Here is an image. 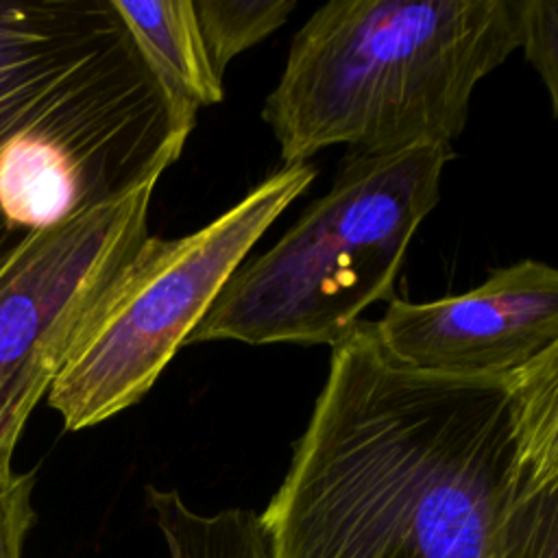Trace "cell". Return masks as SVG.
<instances>
[{
	"instance_id": "9",
	"label": "cell",
	"mask_w": 558,
	"mask_h": 558,
	"mask_svg": "<svg viewBox=\"0 0 558 558\" xmlns=\"http://www.w3.org/2000/svg\"><path fill=\"white\" fill-rule=\"evenodd\" d=\"M148 508L170 558H275L262 517L251 508L192 510L177 488H146Z\"/></svg>"
},
{
	"instance_id": "6",
	"label": "cell",
	"mask_w": 558,
	"mask_h": 558,
	"mask_svg": "<svg viewBox=\"0 0 558 558\" xmlns=\"http://www.w3.org/2000/svg\"><path fill=\"white\" fill-rule=\"evenodd\" d=\"M153 190L48 227L0 266V466L148 242Z\"/></svg>"
},
{
	"instance_id": "11",
	"label": "cell",
	"mask_w": 558,
	"mask_h": 558,
	"mask_svg": "<svg viewBox=\"0 0 558 558\" xmlns=\"http://www.w3.org/2000/svg\"><path fill=\"white\" fill-rule=\"evenodd\" d=\"M519 48L541 76L558 116V2L519 0Z\"/></svg>"
},
{
	"instance_id": "1",
	"label": "cell",
	"mask_w": 558,
	"mask_h": 558,
	"mask_svg": "<svg viewBox=\"0 0 558 558\" xmlns=\"http://www.w3.org/2000/svg\"><path fill=\"white\" fill-rule=\"evenodd\" d=\"M259 517L275 558H558V344L432 375L360 320Z\"/></svg>"
},
{
	"instance_id": "10",
	"label": "cell",
	"mask_w": 558,
	"mask_h": 558,
	"mask_svg": "<svg viewBox=\"0 0 558 558\" xmlns=\"http://www.w3.org/2000/svg\"><path fill=\"white\" fill-rule=\"evenodd\" d=\"M196 26L211 72L222 78L227 65L246 48L286 24L294 0H192Z\"/></svg>"
},
{
	"instance_id": "12",
	"label": "cell",
	"mask_w": 558,
	"mask_h": 558,
	"mask_svg": "<svg viewBox=\"0 0 558 558\" xmlns=\"http://www.w3.org/2000/svg\"><path fill=\"white\" fill-rule=\"evenodd\" d=\"M33 473L0 466V558H22L26 536L35 523Z\"/></svg>"
},
{
	"instance_id": "5",
	"label": "cell",
	"mask_w": 558,
	"mask_h": 558,
	"mask_svg": "<svg viewBox=\"0 0 558 558\" xmlns=\"http://www.w3.org/2000/svg\"><path fill=\"white\" fill-rule=\"evenodd\" d=\"M316 172L310 161L283 166L198 231L148 238L48 390V405L68 432L144 399L248 251Z\"/></svg>"
},
{
	"instance_id": "4",
	"label": "cell",
	"mask_w": 558,
	"mask_h": 558,
	"mask_svg": "<svg viewBox=\"0 0 558 558\" xmlns=\"http://www.w3.org/2000/svg\"><path fill=\"white\" fill-rule=\"evenodd\" d=\"M451 157V146L351 153L329 192L229 277L185 344H338L368 305L390 299Z\"/></svg>"
},
{
	"instance_id": "2",
	"label": "cell",
	"mask_w": 558,
	"mask_h": 558,
	"mask_svg": "<svg viewBox=\"0 0 558 558\" xmlns=\"http://www.w3.org/2000/svg\"><path fill=\"white\" fill-rule=\"evenodd\" d=\"M194 124L113 0H0V266L35 233L157 185Z\"/></svg>"
},
{
	"instance_id": "7",
	"label": "cell",
	"mask_w": 558,
	"mask_h": 558,
	"mask_svg": "<svg viewBox=\"0 0 558 558\" xmlns=\"http://www.w3.org/2000/svg\"><path fill=\"white\" fill-rule=\"evenodd\" d=\"M373 329L395 362L418 373H512L558 344V270L519 259L464 294L429 303L390 299Z\"/></svg>"
},
{
	"instance_id": "8",
	"label": "cell",
	"mask_w": 558,
	"mask_h": 558,
	"mask_svg": "<svg viewBox=\"0 0 558 558\" xmlns=\"http://www.w3.org/2000/svg\"><path fill=\"white\" fill-rule=\"evenodd\" d=\"M137 46L194 109L222 100L225 87L207 61L192 0H113Z\"/></svg>"
},
{
	"instance_id": "3",
	"label": "cell",
	"mask_w": 558,
	"mask_h": 558,
	"mask_svg": "<svg viewBox=\"0 0 558 558\" xmlns=\"http://www.w3.org/2000/svg\"><path fill=\"white\" fill-rule=\"evenodd\" d=\"M519 48V0H331L294 35L262 116L283 166L327 146H451L475 85Z\"/></svg>"
}]
</instances>
